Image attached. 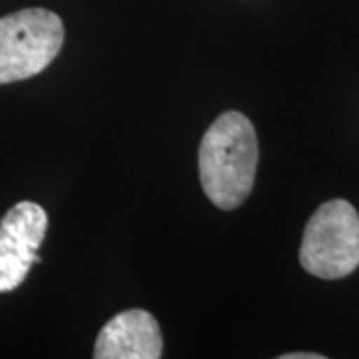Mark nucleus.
I'll return each instance as SVG.
<instances>
[{"label":"nucleus","mask_w":359,"mask_h":359,"mask_svg":"<svg viewBox=\"0 0 359 359\" xmlns=\"http://www.w3.org/2000/svg\"><path fill=\"white\" fill-rule=\"evenodd\" d=\"M299 264L321 280H341L359 266V214L346 200L321 204L304 230Z\"/></svg>","instance_id":"f03ea898"},{"label":"nucleus","mask_w":359,"mask_h":359,"mask_svg":"<svg viewBox=\"0 0 359 359\" xmlns=\"http://www.w3.org/2000/svg\"><path fill=\"white\" fill-rule=\"evenodd\" d=\"M280 359H325V355H321V353H283L280 355Z\"/></svg>","instance_id":"423d86ee"},{"label":"nucleus","mask_w":359,"mask_h":359,"mask_svg":"<svg viewBox=\"0 0 359 359\" xmlns=\"http://www.w3.org/2000/svg\"><path fill=\"white\" fill-rule=\"evenodd\" d=\"M46 230L48 216L34 202L14 204L0 219V294L16 290L32 264H39V248Z\"/></svg>","instance_id":"20e7f679"},{"label":"nucleus","mask_w":359,"mask_h":359,"mask_svg":"<svg viewBox=\"0 0 359 359\" xmlns=\"http://www.w3.org/2000/svg\"><path fill=\"white\" fill-rule=\"evenodd\" d=\"M257 136L242 112L219 114L200 144L198 170L202 190L219 210H233L250 196L257 170Z\"/></svg>","instance_id":"f257e3e1"},{"label":"nucleus","mask_w":359,"mask_h":359,"mask_svg":"<svg viewBox=\"0 0 359 359\" xmlns=\"http://www.w3.org/2000/svg\"><path fill=\"white\" fill-rule=\"evenodd\" d=\"M65 44V25L46 8H22L0 18V84L40 74Z\"/></svg>","instance_id":"7ed1b4c3"},{"label":"nucleus","mask_w":359,"mask_h":359,"mask_svg":"<svg viewBox=\"0 0 359 359\" xmlns=\"http://www.w3.org/2000/svg\"><path fill=\"white\" fill-rule=\"evenodd\" d=\"M94 358H162V334L154 316L146 309H126L106 321L94 346Z\"/></svg>","instance_id":"39448f33"}]
</instances>
